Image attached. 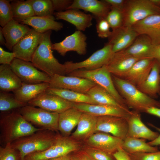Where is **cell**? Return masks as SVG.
Here are the masks:
<instances>
[{
  "mask_svg": "<svg viewBox=\"0 0 160 160\" xmlns=\"http://www.w3.org/2000/svg\"><path fill=\"white\" fill-rule=\"evenodd\" d=\"M46 92L57 95L63 98L76 103H86L95 105L97 104L87 94L62 89L49 87Z\"/></svg>",
  "mask_w": 160,
  "mask_h": 160,
  "instance_id": "e575fe53",
  "label": "cell"
},
{
  "mask_svg": "<svg viewBox=\"0 0 160 160\" xmlns=\"http://www.w3.org/2000/svg\"><path fill=\"white\" fill-rule=\"evenodd\" d=\"M115 160H131L128 153L121 147L113 154Z\"/></svg>",
  "mask_w": 160,
  "mask_h": 160,
  "instance_id": "7dc6e473",
  "label": "cell"
},
{
  "mask_svg": "<svg viewBox=\"0 0 160 160\" xmlns=\"http://www.w3.org/2000/svg\"><path fill=\"white\" fill-rule=\"evenodd\" d=\"M49 160H71L69 154Z\"/></svg>",
  "mask_w": 160,
  "mask_h": 160,
  "instance_id": "11a10c76",
  "label": "cell"
},
{
  "mask_svg": "<svg viewBox=\"0 0 160 160\" xmlns=\"http://www.w3.org/2000/svg\"><path fill=\"white\" fill-rule=\"evenodd\" d=\"M56 20H63L74 25L78 30L84 31L92 25V16L78 9H68L61 12H54Z\"/></svg>",
  "mask_w": 160,
  "mask_h": 160,
  "instance_id": "ffe728a7",
  "label": "cell"
},
{
  "mask_svg": "<svg viewBox=\"0 0 160 160\" xmlns=\"http://www.w3.org/2000/svg\"><path fill=\"white\" fill-rule=\"evenodd\" d=\"M67 75L87 79L93 81L107 91L119 104L127 109L130 110L125 101L116 88L111 74L105 65L92 70H78L73 71Z\"/></svg>",
  "mask_w": 160,
  "mask_h": 160,
  "instance_id": "5b68a950",
  "label": "cell"
},
{
  "mask_svg": "<svg viewBox=\"0 0 160 160\" xmlns=\"http://www.w3.org/2000/svg\"><path fill=\"white\" fill-rule=\"evenodd\" d=\"M123 26L132 27L137 22L151 15H160V8L150 0H127L123 9Z\"/></svg>",
  "mask_w": 160,
  "mask_h": 160,
  "instance_id": "52a82bcc",
  "label": "cell"
},
{
  "mask_svg": "<svg viewBox=\"0 0 160 160\" xmlns=\"http://www.w3.org/2000/svg\"><path fill=\"white\" fill-rule=\"evenodd\" d=\"M97 117L90 114L83 112L77 128L71 137L77 141L87 139L96 132Z\"/></svg>",
  "mask_w": 160,
  "mask_h": 160,
  "instance_id": "83f0119b",
  "label": "cell"
},
{
  "mask_svg": "<svg viewBox=\"0 0 160 160\" xmlns=\"http://www.w3.org/2000/svg\"><path fill=\"white\" fill-rule=\"evenodd\" d=\"M113 54L111 45L107 43L85 60L78 62H65L64 64L66 75L78 70H92L100 68L108 63Z\"/></svg>",
  "mask_w": 160,
  "mask_h": 160,
  "instance_id": "9c48e42d",
  "label": "cell"
},
{
  "mask_svg": "<svg viewBox=\"0 0 160 160\" xmlns=\"http://www.w3.org/2000/svg\"><path fill=\"white\" fill-rule=\"evenodd\" d=\"M150 58L154 59L160 63V44L153 46Z\"/></svg>",
  "mask_w": 160,
  "mask_h": 160,
  "instance_id": "f907efd6",
  "label": "cell"
},
{
  "mask_svg": "<svg viewBox=\"0 0 160 160\" xmlns=\"http://www.w3.org/2000/svg\"><path fill=\"white\" fill-rule=\"evenodd\" d=\"M22 84V81L13 71L10 65H0L1 91L13 92L21 87Z\"/></svg>",
  "mask_w": 160,
  "mask_h": 160,
  "instance_id": "1f68e13d",
  "label": "cell"
},
{
  "mask_svg": "<svg viewBox=\"0 0 160 160\" xmlns=\"http://www.w3.org/2000/svg\"><path fill=\"white\" fill-rule=\"evenodd\" d=\"M150 1L155 5L160 8V0H150Z\"/></svg>",
  "mask_w": 160,
  "mask_h": 160,
  "instance_id": "9f6ffc18",
  "label": "cell"
},
{
  "mask_svg": "<svg viewBox=\"0 0 160 160\" xmlns=\"http://www.w3.org/2000/svg\"><path fill=\"white\" fill-rule=\"evenodd\" d=\"M87 37L81 31H76L62 41L52 44V49L64 56L67 52L73 51L79 55H84L87 52Z\"/></svg>",
  "mask_w": 160,
  "mask_h": 160,
  "instance_id": "9a60e30c",
  "label": "cell"
},
{
  "mask_svg": "<svg viewBox=\"0 0 160 160\" xmlns=\"http://www.w3.org/2000/svg\"><path fill=\"white\" fill-rule=\"evenodd\" d=\"M138 35H145L155 46L160 44V15L149 16L132 26Z\"/></svg>",
  "mask_w": 160,
  "mask_h": 160,
  "instance_id": "d6986e66",
  "label": "cell"
},
{
  "mask_svg": "<svg viewBox=\"0 0 160 160\" xmlns=\"http://www.w3.org/2000/svg\"><path fill=\"white\" fill-rule=\"evenodd\" d=\"M84 151L93 160H114L112 154L97 148L88 146Z\"/></svg>",
  "mask_w": 160,
  "mask_h": 160,
  "instance_id": "b9f144b4",
  "label": "cell"
},
{
  "mask_svg": "<svg viewBox=\"0 0 160 160\" xmlns=\"http://www.w3.org/2000/svg\"><path fill=\"white\" fill-rule=\"evenodd\" d=\"M18 109L1 114L0 143L2 146L42 129L37 128L27 121Z\"/></svg>",
  "mask_w": 160,
  "mask_h": 160,
  "instance_id": "6da1fadb",
  "label": "cell"
},
{
  "mask_svg": "<svg viewBox=\"0 0 160 160\" xmlns=\"http://www.w3.org/2000/svg\"><path fill=\"white\" fill-rule=\"evenodd\" d=\"M6 41L2 31V27H0V44L5 45Z\"/></svg>",
  "mask_w": 160,
  "mask_h": 160,
  "instance_id": "db71d44e",
  "label": "cell"
},
{
  "mask_svg": "<svg viewBox=\"0 0 160 160\" xmlns=\"http://www.w3.org/2000/svg\"><path fill=\"white\" fill-rule=\"evenodd\" d=\"M138 35L132 27L123 26L112 31L108 43L111 45L114 53L127 48Z\"/></svg>",
  "mask_w": 160,
  "mask_h": 160,
  "instance_id": "ac0fdd59",
  "label": "cell"
},
{
  "mask_svg": "<svg viewBox=\"0 0 160 160\" xmlns=\"http://www.w3.org/2000/svg\"><path fill=\"white\" fill-rule=\"evenodd\" d=\"M158 95H160V87H159V92Z\"/></svg>",
  "mask_w": 160,
  "mask_h": 160,
  "instance_id": "6f0895ef",
  "label": "cell"
},
{
  "mask_svg": "<svg viewBox=\"0 0 160 160\" xmlns=\"http://www.w3.org/2000/svg\"><path fill=\"white\" fill-rule=\"evenodd\" d=\"M53 15L40 17L33 16L28 17L20 22L23 24L32 27L36 32L44 33L49 30L57 31L63 28L62 23L55 21Z\"/></svg>",
  "mask_w": 160,
  "mask_h": 160,
  "instance_id": "4316f807",
  "label": "cell"
},
{
  "mask_svg": "<svg viewBox=\"0 0 160 160\" xmlns=\"http://www.w3.org/2000/svg\"><path fill=\"white\" fill-rule=\"evenodd\" d=\"M10 65L13 71L22 82L25 84L49 83L51 81V76L44 72L38 70L31 62L15 58Z\"/></svg>",
  "mask_w": 160,
  "mask_h": 160,
  "instance_id": "30bf717a",
  "label": "cell"
},
{
  "mask_svg": "<svg viewBox=\"0 0 160 160\" xmlns=\"http://www.w3.org/2000/svg\"><path fill=\"white\" fill-rule=\"evenodd\" d=\"M83 112L73 107L59 114L58 129L62 136L69 137L77 126Z\"/></svg>",
  "mask_w": 160,
  "mask_h": 160,
  "instance_id": "f546056e",
  "label": "cell"
},
{
  "mask_svg": "<svg viewBox=\"0 0 160 160\" xmlns=\"http://www.w3.org/2000/svg\"><path fill=\"white\" fill-rule=\"evenodd\" d=\"M30 1L35 16L43 17L53 14L51 0H30Z\"/></svg>",
  "mask_w": 160,
  "mask_h": 160,
  "instance_id": "74e56055",
  "label": "cell"
},
{
  "mask_svg": "<svg viewBox=\"0 0 160 160\" xmlns=\"http://www.w3.org/2000/svg\"><path fill=\"white\" fill-rule=\"evenodd\" d=\"M109 4L111 7L123 10L127 0H104Z\"/></svg>",
  "mask_w": 160,
  "mask_h": 160,
  "instance_id": "c3c4849f",
  "label": "cell"
},
{
  "mask_svg": "<svg viewBox=\"0 0 160 160\" xmlns=\"http://www.w3.org/2000/svg\"><path fill=\"white\" fill-rule=\"evenodd\" d=\"M149 125L158 131L159 133V135L154 140L148 142V143L150 145L154 146H157L160 145V128L158 127L153 124L150 123H148Z\"/></svg>",
  "mask_w": 160,
  "mask_h": 160,
  "instance_id": "816d5d0a",
  "label": "cell"
},
{
  "mask_svg": "<svg viewBox=\"0 0 160 160\" xmlns=\"http://www.w3.org/2000/svg\"><path fill=\"white\" fill-rule=\"evenodd\" d=\"M74 107L82 112L97 116H111L127 119L132 112L129 113L118 107L109 105L76 103Z\"/></svg>",
  "mask_w": 160,
  "mask_h": 160,
  "instance_id": "603a6c76",
  "label": "cell"
},
{
  "mask_svg": "<svg viewBox=\"0 0 160 160\" xmlns=\"http://www.w3.org/2000/svg\"><path fill=\"white\" fill-rule=\"evenodd\" d=\"M105 19L112 31L123 26L124 15L122 10L111 7Z\"/></svg>",
  "mask_w": 160,
  "mask_h": 160,
  "instance_id": "f35d334b",
  "label": "cell"
},
{
  "mask_svg": "<svg viewBox=\"0 0 160 160\" xmlns=\"http://www.w3.org/2000/svg\"><path fill=\"white\" fill-rule=\"evenodd\" d=\"M96 84L87 79L55 74L51 77L49 88L70 90L87 94Z\"/></svg>",
  "mask_w": 160,
  "mask_h": 160,
  "instance_id": "8fae6325",
  "label": "cell"
},
{
  "mask_svg": "<svg viewBox=\"0 0 160 160\" xmlns=\"http://www.w3.org/2000/svg\"><path fill=\"white\" fill-rule=\"evenodd\" d=\"M96 28L98 36L102 38H108L111 35L112 31L110 26L105 18L97 19Z\"/></svg>",
  "mask_w": 160,
  "mask_h": 160,
  "instance_id": "7bdbcfd3",
  "label": "cell"
},
{
  "mask_svg": "<svg viewBox=\"0 0 160 160\" xmlns=\"http://www.w3.org/2000/svg\"><path fill=\"white\" fill-rule=\"evenodd\" d=\"M49 87V83L47 82L35 84L23 82L21 87L13 92L18 100L28 104L29 101L46 91Z\"/></svg>",
  "mask_w": 160,
  "mask_h": 160,
  "instance_id": "4dcf8cb0",
  "label": "cell"
},
{
  "mask_svg": "<svg viewBox=\"0 0 160 160\" xmlns=\"http://www.w3.org/2000/svg\"><path fill=\"white\" fill-rule=\"evenodd\" d=\"M31 29L27 25L20 24L14 19L10 21L2 27L6 47L12 51L14 46Z\"/></svg>",
  "mask_w": 160,
  "mask_h": 160,
  "instance_id": "484cf974",
  "label": "cell"
},
{
  "mask_svg": "<svg viewBox=\"0 0 160 160\" xmlns=\"http://www.w3.org/2000/svg\"><path fill=\"white\" fill-rule=\"evenodd\" d=\"M28 104L18 100L13 94L0 92V111L6 113L18 109Z\"/></svg>",
  "mask_w": 160,
  "mask_h": 160,
  "instance_id": "8d00e7d4",
  "label": "cell"
},
{
  "mask_svg": "<svg viewBox=\"0 0 160 160\" xmlns=\"http://www.w3.org/2000/svg\"><path fill=\"white\" fill-rule=\"evenodd\" d=\"M160 86V63L155 60L150 73L145 81L137 87L142 92L153 98L158 97Z\"/></svg>",
  "mask_w": 160,
  "mask_h": 160,
  "instance_id": "f1b7e54d",
  "label": "cell"
},
{
  "mask_svg": "<svg viewBox=\"0 0 160 160\" xmlns=\"http://www.w3.org/2000/svg\"><path fill=\"white\" fill-rule=\"evenodd\" d=\"M145 112L160 118V108L156 107H149L146 110Z\"/></svg>",
  "mask_w": 160,
  "mask_h": 160,
  "instance_id": "f5cc1de1",
  "label": "cell"
},
{
  "mask_svg": "<svg viewBox=\"0 0 160 160\" xmlns=\"http://www.w3.org/2000/svg\"><path fill=\"white\" fill-rule=\"evenodd\" d=\"M13 19L11 7L9 1L0 0V25L3 27Z\"/></svg>",
  "mask_w": 160,
  "mask_h": 160,
  "instance_id": "ab89813d",
  "label": "cell"
},
{
  "mask_svg": "<svg viewBox=\"0 0 160 160\" xmlns=\"http://www.w3.org/2000/svg\"><path fill=\"white\" fill-rule=\"evenodd\" d=\"M128 128L126 118L111 116H97L95 132L107 133L124 140L127 137Z\"/></svg>",
  "mask_w": 160,
  "mask_h": 160,
  "instance_id": "7c38bea8",
  "label": "cell"
},
{
  "mask_svg": "<svg viewBox=\"0 0 160 160\" xmlns=\"http://www.w3.org/2000/svg\"><path fill=\"white\" fill-rule=\"evenodd\" d=\"M131 160H160V151L128 154Z\"/></svg>",
  "mask_w": 160,
  "mask_h": 160,
  "instance_id": "ee69618b",
  "label": "cell"
},
{
  "mask_svg": "<svg viewBox=\"0 0 160 160\" xmlns=\"http://www.w3.org/2000/svg\"><path fill=\"white\" fill-rule=\"evenodd\" d=\"M87 94L90 96L99 105H109L118 107L125 110L129 113V110L119 104L105 89L96 84L87 92Z\"/></svg>",
  "mask_w": 160,
  "mask_h": 160,
  "instance_id": "836d02e7",
  "label": "cell"
},
{
  "mask_svg": "<svg viewBox=\"0 0 160 160\" xmlns=\"http://www.w3.org/2000/svg\"><path fill=\"white\" fill-rule=\"evenodd\" d=\"M159 108H160V101H159Z\"/></svg>",
  "mask_w": 160,
  "mask_h": 160,
  "instance_id": "680465c9",
  "label": "cell"
},
{
  "mask_svg": "<svg viewBox=\"0 0 160 160\" xmlns=\"http://www.w3.org/2000/svg\"><path fill=\"white\" fill-rule=\"evenodd\" d=\"M54 132L41 129L30 135L21 137L11 143L20 152L21 160L31 154L44 151L52 144L56 134Z\"/></svg>",
  "mask_w": 160,
  "mask_h": 160,
  "instance_id": "277c9868",
  "label": "cell"
},
{
  "mask_svg": "<svg viewBox=\"0 0 160 160\" xmlns=\"http://www.w3.org/2000/svg\"><path fill=\"white\" fill-rule=\"evenodd\" d=\"M155 59L145 58L137 61L122 78L137 87L145 81L150 73Z\"/></svg>",
  "mask_w": 160,
  "mask_h": 160,
  "instance_id": "44dd1931",
  "label": "cell"
},
{
  "mask_svg": "<svg viewBox=\"0 0 160 160\" xmlns=\"http://www.w3.org/2000/svg\"><path fill=\"white\" fill-rule=\"evenodd\" d=\"M71 160H93L84 151L71 156Z\"/></svg>",
  "mask_w": 160,
  "mask_h": 160,
  "instance_id": "681fc988",
  "label": "cell"
},
{
  "mask_svg": "<svg viewBox=\"0 0 160 160\" xmlns=\"http://www.w3.org/2000/svg\"><path fill=\"white\" fill-rule=\"evenodd\" d=\"M128 128L127 137L141 138L152 141L159 136V132L153 131L142 122L140 113L132 111L127 118Z\"/></svg>",
  "mask_w": 160,
  "mask_h": 160,
  "instance_id": "2e32d148",
  "label": "cell"
},
{
  "mask_svg": "<svg viewBox=\"0 0 160 160\" xmlns=\"http://www.w3.org/2000/svg\"><path fill=\"white\" fill-rule=\"evenodd\" d=\"M0 160H21L20 152L11 143H7L0 146Z\"/></svg>",
  "mask_w": 160,
  "mask_h": 160,
  "instance_id": "60d3db41",
  "label": "cell"
},
{
  "mask_svg": "<svg viewBox=\"0 0 160 160\" xmlns=\"http://www.w3.org/2000/svg\"><path fill=\"white\" fill-rule=\"evenodd\" d=\"M88 146L113 154L122 147L123 140L110 134L96 132L85 140Z\"/></svg>",
  "mask_w": 160,
  "mask_h": 160,
  "instance_id": "e0dca14e",
  "label": "cell"
},
{
  "mask_svg": "<svg viewBox=\"0 0 160 160\" xmlns=\"http://www.w3.org/2000/svg\"><path fill=\"white\" fill-rule=\"evenodd\" d=\"M153 46L148 36L145 35H139L129 47L117 52L125 56L141 59L150 58Z\"/></svg>",
  "mask_w": 160,
  "mask_h": 160,
  "instance_id": "7402d4cb",
  "label": "cell"
},
{
  "mask_svg": "<svg viewBox=\"0 0 160 160\" xmlns=\"http://www.w3.org/2000/svg\"><path fill=\"white\" fill-rule=\"evenodd\" d=\"M28 104L18 109L20 113L27 121L40 128L54 132L58 131L59 113L49 112Z\"/></svg>",
  "mask_w": 160,
  "mask_h": 160,
  "instance_id": "ba28073f",
  "label": "cell"
},
{
  "mask_svg": "<svg viewBox=\"0 0 160 160\" xmlns=\"http://www.w3.org/2000/svg\"><path fill=\"white\" fill-rule=\"evenodd\" d=\"M122 148L128 153H153L159 151L157 146L149 145L143 139L126 137L123 140Z\"/></svg>",
  "mask_w": 160,
  "mask_h": 160,
  "instance_id": "d6a6232c",
  "label": "cell"
},
{
  "mask_svg": "<svg viewBox=\"0 0 160 160\" xmlns=\"http://www.w3.org/2000/svg\"><path fill=\"white\" fill-rule=\"evenodd\" d=\"M80 147L77 140L57 134L52 144L49 148L29 154L24 160H49L69 154L78 150Z\"/></svg>",
  "mask_w": 160,
  "mask_h": 160,
  "instance_id": "8992f818",
  "label": "cell"
},
{
  "mask_svg": "<svg viewBox=\"0 0 160 160\" xmlns=\"http://www.w3.org/2000/svg\"><path fill=\"white\" fill-rule=\"evenodd\" d=\"M15 58L14 53L7 52L1 47H0V63L1 65H10Z\"/></svg>",
  "mask_w": 160,
  "mask_h": 160,
  "instance_id": "bcb514c9",
  "label": "cell"
},
{
  "mask_svg": "<svg viewBox=\"0 0 160 160\" xmlns=\"http://www.w3.org/2000/svg\"><path fill=\"white\" fill-rule=\"evenodd\" d=\"M42 33L31 29L14 46L12 52L16 58L31 62L32 57L39 45Z\"/></svg>",
  "mask_w": 160,
  "mask_h": 160,
  "instance_id": "5bb4252c",
  "label": "cell"
},
{
  "mask_svg": "<svg viewBox=\"0 0 160 160\" xmlns=\"http://www.w3.org/2000/svg\"><path fill=\"white\" fill-rule=\"evenodd\" d=\"M53 10L56 12H61L67 10L72 4L73 0H51Z\"/></svg>",
  "mask_w": 160,
  "mask_h": 160,
  "instance_id": "f6af8a7d",
  "label": "cell"
},
{
  "mask_svg": "<svg viewBox=\"0 0 160 160\" xmlns=\"http://www.w3.org/2000/svg\"><path fill=\"white\" fill-rule=\"evenodd\" d=\"M140 59H141L122 56L116 52L113 54L105 66L111 74L122 79L134 64Z\"/></svg>",
  "mask_w": 160,
  "mask_h": 160,
  "instance_id": "cb8c5ba5",
  "label": "cell"
},
{
  "mask_svg": "<svg viewBox=\"0 0 160 160\" xmlns=\"http://www.w3.org/2000/svg\"><path fill=\"white\" fill-rule=\"evenodd\" d=\"M13 19L20 22L35 16L30 0L13 1L10 3Z\"/></svg>",
  "mask_w": 160,
  "mask_h": 160,
  "instance_id": "d590c367",
  "label": "cell"
},
{
  "mask_svg": "<svg viewBox=\"0 0 160 160\" xmlns=\"http://www.w3.org/2000/svg\"><path fill=\"white\" fill-rule=\"evenodd\" d=\"M111 75L116 88L129 109L140 113L145 112L149 107H159V101L144 94L127 81Z\"/></svg>",
  "mask_w": 160,
  "mask_h": 160,
  "instance_id": "3957f363",
  "label": "cell"
},
{
  "mask_svg": "<svg viewBox=\"0 0 160 160\" xmlns=\"http://www.w3.org/2000/svg\"><path fill=\"white\" fill-rule=\"evenodd\" d=\"M159 146V148H160V145Z\"/></svg>",
  "mask_w": 160,
  "mask_h": 160,
  "instance_id": "91938a15",
  "label": "cell"
},
{
  "mask_svg": "<svg viewBox=\"0 0 160 160\" xmlns=\"http://www.w3.org/2000/svg\"><path fill=\"white\" fill-rule=\"evenodd\" d=\"M52 31L42 33L40 42L33 55L31 63L36 68L51 77L55 74L65 76V67L54 57L51 40Z\"/></svg>",
  "mask_w": 160,
  "mask_h": 160,
  "instance_id": "7a4b0ae2",
  "label": "cell"
},
{
  "mask_svg": "<svg viewBox=\"0 0 160 160\" xmlns=\"http://www.w3.org/2000/svg\"><path fill=\"white\" fill-rule=\"evenodd\" d=\"M75 103L46 91L29 101L28 104L38 107L49 112L60 114L73 107Z\"/></svg>",
  "mask_w": 160,
  "mask_h": 160,
  "instance_id": "4fadbf2b",
  "label": "cell"
},
{
  "mask_svg": "<svg viewBox=\"0 0 160 160\" xmlns=\"http://www.w3.org/2000/svg\"><path fill=\"white\" fill-rule=\"evenodd\" d=\"M82 9L92 14L96 20L105 18L111 9L104 0H74L68 9Z\"/></svg>",
  "mask_w": 160,
  "mask_h": 160,
  "instance_id": "d4e9b609",
  "label": "cell"
}]
</instances>
